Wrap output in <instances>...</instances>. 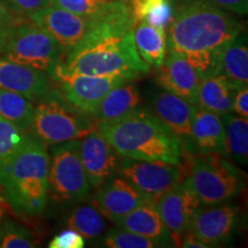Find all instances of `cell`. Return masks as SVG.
Instances as JSON below:
<instances>
[{"label": "cell", "instance_id": "cell-1", "mask_svg": "<svg viewBox=\"0 0 248 248\" xmlns=\"http://www.w3.org/2000/svg\"><path fill=\"white\" fill-rule=\"evenodd\" d=\"M172 4L169 49L182 54L200 79L219 74L223 51L243 32V23L208 0H172Z\"/></svg>", "mask_w": 248, "mask_h": 248}, {"label": "cell", "instance_id": "cell-2", "mask_svg": "<svg viewBox=\"0 0 248 248\" xmlns=\"http://www.w3.org/2000/svg\"><path fill=\"white\" fill-rule=\"evenodd\" d=\"M150 69L136 49L133 29L99 24L78 46L62 58L53 73L122 77L131 80L150 73Z\"/></svg>", "mask_w": 248, "mask_h": 248}, {"label": "cell", "instance_id": "cell-3", "mask_svg": "<svg viewBox=\"0 0 248 248\" xmlns=\"http://www.w3.org/2000/svg\"><path fill=\"white\" fill-rule=\"evenodd\" d=\"M97 129L121 157L182 163L179 139L150 110L139 108L123 119L98 123Z\"/></svg>", "mask_w": 248, "mask_h": 248}, {"label": "cell", "instance_id": "cell-4", "mask_svg": "<svg viewBox=\"0 0 248 248\" xmlns=\"http://www.w3.org/2000/svg\"><path fill=\"white\" fill-rule=\"evenodd\" d=\"M48 148L29 133L22 147L0 171V187L15 213L42 215L48 201Z\"/></svg>", "mask_w": 248, "mask_h": 248}, {"label": "cell", "instance_id": "cell-5", "mask_svg": "<svg viewBox=\"0 0 248 248\" xmlns=\"http://www.w3.org/2000/svg\"><path fill=\"white\" fill-rule=\"evenodd\" d=\"M93 116L71 106L58 89H51L35 104L29 133L46 146L79 140L97 128Z\"/></svg>", "mask_w": 248, "mask_h": 248}, {"label": "cell", "instance_id": "cell-6", "mask_svg": "<svg viewBox=\"0 0 248 248\" xmlns=\"http://www.w3.org/2000/svg\"><path fill=\"white\" fill-rule=\"evenodd\" d=\"M183 157L184 179L203 206L225 202L243 190L245 175L221 155L183 153Z\"/></svg>", "mask_w": 248, "mask_h": 248}, {"label": "cell", "instance_id": "cell-7", "mask_svg": "<svg viewBox=\"0 0 248 248\" xmlns=\"http://www.w3.org/2000/svg\"><path fill=\"white\" fill-rule=\"evenodd\" d=\"M1 54L48 76L62 60V52L53 37L28 18L14 21Z\"/></svg>", "mask_w": 248, "mask_h": 248}, {"label": "cell", "instance_id": "cell-8", "mask_svg": "<svg viewBox=\"0 0 248 248\" xmlns=\"http://www.w3.org/2000/svg\"><path fill=\"white\" fill-rule=\"evenodd\" d=\"M49 194L60 202H75L89 194L91 185L79 155V140L53 145L49 156Z\"/></svg>", "mask_w": 248, "mask_h": 248}, {"label": "cell", "instance_id": "cell-9", "mask_svg": "<svg viewBox=\"0 0 248 248\" xmlns=\"http://www.w3.org/2000/svg\"><path fill=\"white\" fill-rule=\"evenodd\" d=\"M135 186L152 202L172 188L185 177L183 163L122 157L117 172Z\"/></svg>", "mask_w": 248, "mask_h": 248}, {"label": "cell", "instance_id": "cell-10", "mask_svg": "<svg viewBox=\"0 0 248 248\" xmlns=\"http://www.w3.org/2000/svg\"><path fill=\"white\" fill-rule=\"evenodd\" d=\"M28 20L53 37L61 49L62 58L78 46L99 24H102L53 5L39 9Z\"/></svg>", "mask_w": 248, "mask_h": 248}, {"label": "cell", "instance_id": "cell-11", "mask_svg": "<svg viewBox=\"0 0 248 248\" xmlns=\"http://www.w3.org/2000/svg\"><path fill=\"white\" fill-rule=\"evenodd\" d=\"M49 78L57 83L58 91L64 100L91 116L110 90L129 82L122 77L63 75L59 73H53Z\"/></svg>", "mask_w": 248, "mask_h": 248}, {"label": "cell", "instance_id": "cell-12", "mask_svg": "<svg viewBox=\"0 0 248 248\" xmlns=\"http://www.w3.org/2000/svg\"><path fill=\"white\" fill-rule=\"evenodd\" d=\"M155 207L161 219L171 234L173 245L179 246L182 237L188 230L195 210L200 201L185 179L173 186L155 201Z\"/></svg>", "mask_w": 248, "mask_h": 248}, {"label": "cell", "instance_id": "cell-13", "mask_svg": "<svg viewBox=\"0 0 248 248\" xmlns=\"http://www.w3.org/2000/svg\"><path fill=\"white\" fill-rule=\"evenodd\" d=\"M239 209L230 203L199 207L192 217L188 232L208 247L225 244L233 235Z\"/></svg>", "mask_w": 248, "mask_h": 248}, {"label": "cell", "instance_id": "cell-14", "mask_svg": "<svg viewBox=\"0 0 248 248\" xmlns=\"http://www.w3.org/2000/svg\"><path fill=\"white\" fill-rule=\"evenodd\" d=\"M79 155L86 177L93 188H99L115 175L122 159L97 128L79 139Z\"/></svg>", "mask_w": 248, "mask_h": 248}, {"label": "cell", "instance_id": "cell-15", "mask_svg": "<svg viewBox=\"0 0 248 248\" xmlns=\"http://www.w3.org/2000/svg\"><path fill=\"white\" fill-rule=\"evenodd\" d=\"M150 201L131 183L117 173L98 188L93 203L106 219L116 224L133 209Z\"/></svg>", "mask_w": 248, "mask_h": 248}, {"label": "cell", "instance_id": "cell-16", "mask_svg": "<svg viewBox=\"0 0 248 248\" xmlns=\"http://www.w3.org/2000/svg\"><path fill=\"white\" fill-rule=\"evenodd\" d=\"M151 106L152 113L179 139L183 153H191L192 121L198 107L166 90L155 93Z\"/></svg>", "mask_w": 248, "mask_h": 248}, {"label": "cell", "instance_id": "cell-17", "mask_svg": "<svg viewBox=\"0 0 248 248\" xmlns=\"http://www.w3.org/2000/svg\"><path fill=\"white\" fill-rule=\"evenodd\" d=\"M49 5L64 8L98 23L125 29H132L136 26L131 8L125 0H49Z\"/></svg>", "mask_w": 248, "mask_h": 248}, {"label": "cell", "instance_id": "cell-18", "mask_svg": "<svg viewBox=\"0 0 248 248\" xmlns=\"http://www.w3.org/2000/svg\"><path fill=\"white\" fill-rule=\"evenodd\" d=\"M155 80L163 90L197 106L200 77L182 54L169 49L162 64L157 67Z\"/></svg>", "mask_w": 248, "mask_h": 248}, {"label": "cell", "instance_id": "cell-19", "mask_svg": "<svg viewBox=\"0 0 248 248\" xmlns=\"http://www.w3.org/2000/svg\"><path fill=\"white\" fill-rule=\"evenodd\" d=\"M0 89L18 93L37 101L52 89L46 73L0 58Z\"/></svg>", "mask_w": 248, "mask_h": 248}, {"label": "cell", "instance_id": "cell-20", "mask_svg": "<svg viewBox=\"0 0 248 248\" xmlns=\"http://www.w3.org/2000/svg\"><path fill=\"white\" fill-rule=\"evenodd\" d=\"M190 154H226L224 124L221 116L197 108L192 121Z\"/></svg>", "mask_w": 248, "mask_h": 248}, {"label": "cell", "instance_id": "cell-21", "mask_svg": "<svg viewBox=\"0 0 248 248\" xmlns=\"http://www.w3.org/2000/svg\"><path fill=\"white\" fill-rule=\"evenodd\" d=\"M124 230L138 233L155 241L160 247H175L171 234L161 219L155 203L146 202L133 209L116 223Z\"/></svg>", "mask_w": 248, "mask_h": 248}, {"label": "cell", "instance_id": "cell-22", "mask_svg": "<svg viewBox=\"0 0 248 248\" xmlns=\"http://www.w3.org/2000/svg\"><path fill=\"white\" fill-rule=\"evenodd\" d=\"M140 105L141 97L137 86L125 82L105 95L92 116L98 123L111 122L130 115L141 108Z\"/></svg>", "mask_w": 248, "mask_h": 248}, {"label": "cell", "instance_id": "cell-23", "mask_svg": "<svg viewBox=\"0 0 248 248\" xmlns=\"http://www.w3.org/2000/svg\"><path fill=\"white\" fill-rule=\"evenodd\" d=\"M238 88L222 74L201 78L198 86L197 106L222 116L232 113Z\"/></svg>", "mask_w": 248, "mask_h": 248}, {"label": "cell", "instance_id": "cell-24", "mask_svg": "<svg viewBox=\"0 0 248 248\" xmlns=\"http://www.w3.org/2000/svg\"><path fill=\"white\" fill-rule=\"evenodd\" d=\"M238 89L248 82L247 35L241 32L226 45L221 57V71Z\"/></svg>", "mask_w": 248, "mask_h": 248}, {"label": "cell", "instance_id": "cell-25", "mask_svg": "<svg viewBox=\"0 0 248 248\" xmlns=\"http://www.w3.org/2000/svg\"><path fill=\"white\" fill-rule=\"evenodd\" d=\"M133 40L139 57L152 67H160L167 53V32L150 24L136 23L133 29Z\"/></svg>", "mask_w": 248, "mask_h": 248}, {"label": "cell", "instance_id": "cell-26", "mask_svg": "<svg viewBox=\"0 0 248 248\" xmlns=\"http://www.w3.org/2000/svg\"><path fill=\"white\" fill-rule=\"evenodd\" d=\"M225 131V153L241 166L248 161V121L233 116L231 113L222 115Z\"/></svg>", "mask_w": 248, "mask_h": 248}, {"label": "cell", "instance_id": "cell-27", "mask_svg": "<svg viewBox=\"0 0 248 248\" xmlns=\"http://www.w3.org/2000/svg\"><path fill=\"white\" fill-rule=\"evenodd\" d=\"M135 22H144L167 32L173 13L172 0H130Z\"/></svg>", "mask_w": 248, "mask_h": 248}, {"label": "cell", "instance_id": "cell-28", "mask_svg": "<svg viewBox=\"0 0 248 248\" xmlns=\"http://www.w3.org/2000/svg\"><path fill=\"white\" fill-rule=\"evenodd\" d=\"M35 101L18 93L0 89V117L29 132Z\"/></svg>", "mask_w": 248, "mask_h": 248}, {"label": "cell", "instance_id": "cell-29", "mask_svg": "<svg viewBox=\"0 0 248 248\" xmlns=\"http://www.w3.org/2000/svg\"><path fill=\"white\" fill-rule=\"evenodd\" d=\"M67 226L78 232L84 239L95 240L104 235L107 222L97 207L82 204L71 210L68 215Z\"/></svg>", "mask_w": 248, "mask_h": 248}, {"label": "cell", "instance_id": "cell-30", "mask_svg": "<svg viewBox=\"0 0 248 248\" xmlns=\"http://www.w3.org/2000/svg\"><path fill=\"white\" fill-rule=\"evenodd\" d=\"M29 132L0 117V171L22 147Z\"/></svg>", "mask_w": 248, "mask_h": 248}, {"label": "cell", "instance_id": "cell-31", "mask_svg": "<svg viewBox=\"0 0 248 248\" xmlns=\"http://www.w3.org/2000/svg\"><path fill=\"white\" fill-rule=\"evenodd\" d=\"M105 247L108 248H155L160 247L155 241L135 232L117 228L111 229L102 240Z\"/></svg>", "mask_w": 248, "mask_h": 248}, {"label": "cell", "instance_id": "cell-32", "mask_svg": "<svg viewBox=\"0 0 248 248\" xmlns=\"http://www.w3.org/2000/svg\"><path fill=\"white\" fill-rule=\"evenodd\" d=\"M32 232L22 225L7 221L0 225V247L1 248H31L36 246Z\"/></svg>", "mask_w": 248, "mask_h": 248}, {"label": "cell", "instance_id": "cell-33", "mask_svg": "<svg viewBox=\"0 0 248 248\" xmlns=\"http://www.w3.org/2000/svg\"><path fill=\"white\" fill-rule=\"evenodd\" d=\"M8 13L16 20H27L37 11L49 5V0H1Z\"/></svg>", "mask_w": 248, "mask_h": 248}, {"label": "cell", "instance_id": "cell-34", "mask_svg": "<svg viewBox=\"0 0 248 248\" xmlns=\"http://www.w3.org/2000/svg\"><path fill=\"white\" fill-rule=\"evenodd\" d=\"M49 248H83L85 247V239L78 232L73 229L59 232L55 237L49 241Z\"/></svg>", "mask_w": 248, "mask_h": 248}, {"label": "cell", "instance_id": "cell-35", "mask_svg": "<svg viewBox=\"0 0 248 248\" xmlns=\"http://www.w3.org/2000/svg\"><path fill=\"white\" fill-rule=\"evenodd\" d=\"M14 20L0 0V53H2Z\"/></svg>", "mask_w": 248, "mask_h": 248}, {"label": "cell", "instance_id": "cell-36", "mask_svg": "<svg viewBox=\"0 0 248 248\" xmlns=\"http://www.w3.org/2000/svg\"><path fill=\"white\" fill-rule=\"evenodd\" d=\"M232 111H234L238 116L248 117V88L247 85L241 86L235 92L232 104Z\"/></svg>", "mask_w": 248, "mask_h": 248}, {"label": "cell", "instance_id": "cell-37", "mask_svg": "<svg viewBox=\"0 0 248 248\" xmlns=\"http://www.w3.org/2000/svg\"><path fill=\"white\" fill-rule=\"evenodd\" d=\"M217 7L239 15L247 14L248 0H208Z\"/></svg>", "mask_w": 248, "mask_h": 248}, {"label": "cell", "instance_id": "cell-38", "mask_svg": "<svg viewBox=\"0 0 248 248\" xmlns=\"http://www.w3.org/2000/svg\"><path fill=\"white\" fill-rule=\"evenodd\" d=\"M181 247H188V248H206L208 247L206 244H203L202 241L198 239L197 237H194L193 234L190 232H186V233L182 237L181 240Z\"/></svg>", "mask_w": 248, "mask_h": 248}, {"label": "cell", "instance_id": "cell-39", "mask_svg": "<svg viewBox=\"0 0 248 248\" xmlns=\"http://www.w3.org/2000/svg\"><path fill=\"white\" fill-rule=\"evenodd\" d=\"M0 218H1V210H0Z\"/></svg>", "mask_w": 248, "mask_h": 248}]
</instances>
